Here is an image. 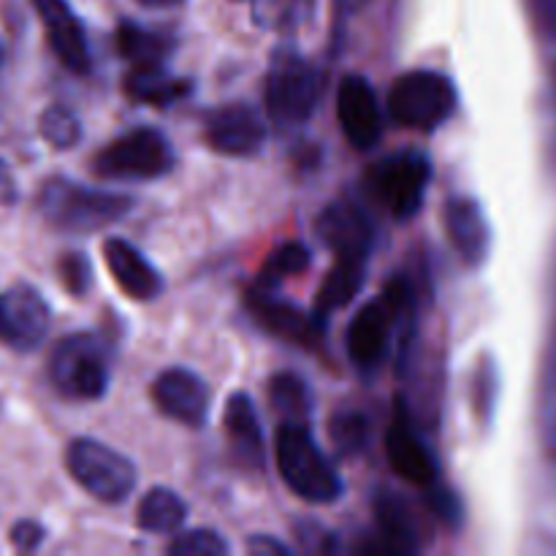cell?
Listing matches in <instances>:
<instances>
[{"instance_id": "15", "label": "cell", "mask_w": 556, "mask_h": 556, "mask_svg": "<svg viewBox=\"0 0 556 556\" xmlns=\"http://www.w3.org/2000/svg\"><path fill=\"white\" fill-rule=\"evenodd\" d=\"M36 14L41 16V25L47 30L49 47L58 54L60 63L74 74H90L92 58L87 47V36L81 22L71 11L65 0H30Z\"/></svg>"}, {"instance_id": "19", "label": "cell", "mask_w": 556, "mask_h": 556, "mask_svg": "<svg viewBox=\"0 0 556 556\" xmlns=\"http://www.w3.org/2000/svg\"><path fill=\"white\" fill-rule=\"evenodd\" d=\"M103 258H106L109 271H112L114 282L128 293L136 302H152L161 296L163 277L139 250L125 239H106L103 242Z\"/></svg>"}, {"instance_id": "35", "label": "cell", "mask_w": 556, "mask_h": 556, "mask_svg": "<svg viewBox=\"0 0 556 556\" xmlns=\"http://www.w3.org/2000/svg\"><path fill=\"white\" fill-rule=\"evenodd\" d=\"M136 3L147 5V9H168V5H177L182 0H136Z\"/></svg>"}, {"instance_id": "13", "label": "cell", "mask_w": 556, "mask_h": 556, "mask_svg": "<svg viewBox=\"0 0 556 556\" xmlns=\"http://www.w3.org/2000/svg\"><path fill=\"white\" fill-rule=\"evenodd\" d=\"M152 402L157 410L172 421L185 424V427H204L210 416V386L190 369H166L152 383Z\"/></svg>"}, {"instance_id": "6", "label": "cell", "mask_w": 556, "mask_h": 556, "mask_svg": "<svg viewBox=\"0 0 556 556\" xmlns=\"http://www.w3.org/2000/svg\"><path fill=\"white\" fill-rule=\"evenodd\" d=\"M456 87L438 71H407L391 85L389 114L410 130H434L454 114Z\"/></svg>"}, {"instance_id": "31", "label": "cell", "mask_w": 556, "mask_h": 556, "mask_svg": "<svg viewBox=\"0 0 556 556\" xmlns=\"http://www.w3.org/2000/svg\"><path fill=\"white\" fill-rule=\"evenodd\" d=\"M58 275L65 291L76 299H81L92 288L90 261H87V255L76 253V250H71V253H65L63 258L58 261Z\"/></svg>"}, {"instance_id": "20", "label": "cell", "mask_w": 556, "mask_h": 556, "mask_svg": "<svg viewBox=\"0 0 556 556\" xmlns=\"http://www.w3.org/2000/svg\"><path fill=\"white\" fill-rule=\"evenodd\" d=\"M445 228L454 242L456 253L467 261V264H481L492 244V231H489L486 215H483L481 204L467 195H456L445 204Z\"/></svg>"}, {"instance_id": "14", "label": "cell", "mask_w": 556, "mask_h": 556, "mask_svg": "<svg viewBox=\"0 0 556 556\" xmlns=\"http://www.w3.org/2000/svg\"><path fill=\"white\" fill-rule=\"evenodd\" d=\"M266 139V125L255 114V109L244 103H228V106L215 109L206 114L204 123V141L210 150L220 155H253L261 150Z\"/></svg>"}, {"instance_id": "24", "label": "cell", "mask_w": 556, "mask_h": 556, "mask_svg": "<svg viewBox=\"0 0 556 556\" xmlns=\"http://www.w3.org/2000/svg\"><path fill=\"white\" fill-rule=\"evenodd\" d=\"M188 519V505L182 503L177 492L166 486H155L141 497L136 508V527L150 535H166L177 532Z\"/></svg>"}, {"instance_id": "4", "label": "cell", "mask_w": 556, "mask_h": 556, "mask_svg": "<svg viewBox=\"0 0 556 556\" xmlns=\"http://www.w3.org/2000/svg\"><path fill=\"white\" fill-rule=\"evenodd\" d=\"M320 90H324V76L313 63L302 58L293 49H280L271 58L269 74H266V112L282 128L304 123L315 112Z\"/></svg>"}, {"instance_id": "39", "label": "cell", "mask_w": 556, "mask_h": 556, "mask_svg": "<svg viewBox=\"0 0 556 556\" xmlns=\"http://www.w3.org/2000/svg\"><path fill=\"white\" fill-rule=\"evenodd\" d=\"M0 63H3V43H0Z\"/></svg>"}, {"instance_id": "37", "label": "cell", "mask_w": 556, "mask_h": 556, "mask_svg": "<svg viewBox=\"0 0 556 556\" xmlns=\"http://www.w3.org/2000/svg\"><path fill=\"white\" fill-rule=\"evenodd\" d=\"M3 179H5V161L0 157V182H3Z\"/></svg>"}, {"instance_id": "10", "label": "cell", "mask_w": 556, "mask_h": 556, "mask_svg": "<svg viewBox=\"0 0 556 556\" xmlns=\"http://www.w3.org/2000/svg\"><path fill=\"white\" fill-rule=\"evenodd\" d=\"M386 454H389L391 470L402 481L413 483L418 489H429L438 481V462H434L432 451L427 448V443L418 434L402 396H396L394 416H391L389 432H386Z\"/></svg>"}, {"instance_id": "11", "label": "cell", "mask_w": 556, "mask_h": 556, "mask_svg": "<svg viewBox=\"0 0 556 556\" xmlns=\"http://www.w3.org/2000/svg\"><path fill=\"white\" fill-rule=\"evenodd\" d=\"M49 304L27 282H16L0 296V342L14 351H33L49 331Z\"/></svg>"}, {"instance_id": "36", "label": "cell", "mask_w": 556, "mask_h": 556, "mask_svg": "<svg viewBox=\"0 0 556 556\" xmlns=\"http://www.w3.org/2000/svg\"><path fill=\"white\" fill-rule=\"evenodd\" d=\"M364 0H342V5H348V9H358Z\"/></svg>"}, {"instance_id": "30", "label": "cell", "mask_w": 556, "mask_h": 556, "mask_svg": "<svg viewBox=\"0 0 556 556\" xmlns=\"http://www.w3.org/2000/svg\"><path fill=\"white\" fill-rule=\"evenodd\" d=\"M172 556H223L228 554V543L212 530H190L168 543Z\"/></svg>"}, {"instance_id": "16", "label": "cell", "mask_w": 556, "mask_h": 556, "mask_svg": "<svg viewBox=\"0 0 556 556\" xmlns=\"http://www.w3.org/2000/svg\"><path fill=\"white\" fill-rule=\"evenodd\" d=\"M248 304L261 329H266L269 334L280 337L296 348H315L320 342L318 315H307L296 304L280 302V299L271 296V291L258 286H253V291L248 293Z\"/></svg>"}, {"instance_id": "23", "label": "cell", "mask_w": 556, "mask_h": 556, "mask_svg": "<svg viewBox=\"0 0 556 556\" xmlns=\"http://www.w3.org/2000/svg\"><path fill=\"white\" fill-rule=\"evenodd\" d=\"M125 92L134 101L163 109L188 96L190 81L168 74L163 63H134V68L125 76Z\"/></svg>"}, {"instance_id": "1", "label": "cell", "mask_w": 556, "mask_h": 556, "mask_svg": "<svg viewBox=\"0 0 556 556\" xmlns=\"http://www.w3.org/2000/svg\"><path fill=\"white\" fill-rule=\"evenodd\" d=\"M134 201L123 193L87 188L65 177H52L38 193L43 220L65 233H92L128 215Z\"/></svg>"}, {"instance_id": "12", "label": "cell", "mask_w": 556, "mask_h": 556, "mask_svg": "<svg viewBox=\"0 0 556 556\" xmlns=\"http://www.w3.org/2000/svg\"><path fill=\"white\" fill-rule=\"evenodd\" d=\"M337 117L353 150H372L383 136V112L378 96L364 76L351 74L337 92Z\"/></svg>"}, {"instance_id": "18", "label": "cell", "mask_w": 556, "mask_h": 556, "mask_svg": "<svg viewBox=\"0 0 556 556\" xmlns=\"http://www.w3.org/2000/svg\"><path fill=\"white\" fill-rule=\"evenodd\" d=\"M375 525H378V535H375V541L362 543L364 554L405 556L421 548L405 500L396 497L389 489L375 497Z\"/></svg>"}, {"instance_id": "33", "label": "cell", "mask_w": 556, "mask_h": 556, "mask_svg": "<svg viewBox=\"0 0 556 556\" xmlns=\"http://www.w3.org/2000/svg\"><path fill=\"white\" fill-rule=\"evenodd\" d=\"M530 11L538 30L556 36V0H530Z\"/></svg>"}, {"instance_id": "22", "label": "cell", "mask_w": 556, "mask_h": 556, "mask_svg": "<svg viewBox=\"0 0 556 556\" xmlns=\"http://www.w3.org/2000/svg\"><path fill=\"white\" fill-rule=\"evenodd\" d=\"M364 277H367V258L337 255L334 266L329 269L318 291V299H315V315L326 320L331 313L348 307L358 296V291H362Z\"/></svg>"}, {"instance_id": "26", "label": "cell", "mask_w": 556, "mask_h": 556, "mask_svg": "<svg viewBox=\"0 0 556 556\" xmlns=\"http://www.w3.org/2000/svg\"><path fill=\"white\" fill-rule=\"evenodd\" d=\"M117 49L130 63H163V58L172 49V41L134 25V22H123L117 27Z\"/></svg>"}, {"instance_id": "34", "label": "cell", "mask_w": 556, "mask_h": 556, "mask_svg": "<svg viewBox=\"0 0 556 556\" xmlns=\"http://www.w3.org/2000/svg\"><path fill=\"white\" fill-rule=\"evenodd\" d=\"M248 552L255 556H288L291 554V548L269 535H255L248 541Z\"/></svg>"}, {"instance_id": "38", "label": "cell", "mask_w": 556, "mask_h": 556, "mask_svg": "<svg viewBox=\"0 0 556 556\" xmlns=\"http://www.w3.org/2000/svg\"><path fill=\"white\" fill-rule=\"evenodd\" d=\"M552 81H554V103H556V65H554V79Z\"/></svg>"}, {"instance_id": "5", "label": "cell", "mask_w": 556, "mask_h": 556, "mask_svg": "<svg viewBox=\"0 0 556 556\" xmlns=\"http://www.w3.org/2000/svg\"><path fill=\"white\" fill-rule=\"evenodd\" d=\"M432 163L424 152L402 150L389 157H380L367 172V193L389 212L394 220H410L424 204Z\"/></svg>"}, {"instance_id": "32", "label": "cell", "mask_w": 556, "mask_h": 556, "mask_svg": "<svg viewBox=\"0 0 556 556\" xmlns=\"http://www.w3.org/2000/svg\"><path fill=\"white\" fill-rule=\"evenodd\" d=\"M43 527L38 525V521H30V519H22L16 521L14 527H11V546L20 548V552H36L38 546L43 543Z\"/></svg>"}, {"instance_id": "25", "label": "cell", "mask_w": 556, "mask_h": 556, "mask_svg": "<svg viewBox=\"0 0 556 556\" xmlns=\"http://www.w3.org/2000/svg\"><path fill=\"white\" fill-rule=\"evenodd\" d=\"M269 402L280 413L282 424H307L313 410V396L307 383L293 372H280L269 383Z\"/></svg>"}, {"instance_id": "2", "label": "cell", "mask_w": 556, "mask_h": 556, "mask_svg": "<svg viewBox=\"0 0 556 556\" xmlns=\"http://www.w3.org/2000/svg\"><path fill=\"white\" fill-rule=\"evenodd\" d=\"M277 467L296 497L313 505H329L342 497V481L326 459L307 424H282L277 432Z\"/></svg>"}, {"instance_id": "27", "label": "cell", "mask_w": 556, "mask_h": 556, "mask_svg": "<svg viewBox=\"0 0 556 556\" xmlns=\"http://www.w3.org/2000/svg\"><path fill=\"white\" fill-rule=\"evenodd\" d=\"M309 261H313V258H309V250L304 248L302 242L280 244V248H277L275 253L269 255V258H266V264H264V269H261L255 286L271 291V288H275L280 280H286V277H293V275H302V271H307Z\"/></svg>"}, {"instance_id": "28", "label": "cell", "mask_w": 556, "mask_h": 556, "mask_svg": "<svg viewBox=\"0 0 556 556\" xmlns=\"http://www.w3.org/2000/svg\"><path fill=\"white\" fill-rule=\"evenodd\" d=\"M38 130H41L43 141L52 144L54 150H71L76 141L81 139V123L65 103H52L38 117Z\"/></svg>"}, {"instance_id": "17", "label": "cell", "mask_w": 556, "mask_h": 556, "mask_svg": "<svg viewBox=\"0 0 556 556\" xmlns=\"http://www.w3.org/2000/svg\"><path fill=\"white\" fill-rule=\"evenodd\" d=\"M318 233L337 255H356L369 258L372 248V223L358 204L340 199L324 210L318 217Z\"/></svg>"}, {"instance_id": "3", "label": "cell", "mask_w": 556, "mask_h": 556, "mask_svg": "<svg viewBox=\"0 0 556 556\" xmlns=\"http://www.w3.org/2000/svg\"><path fill=\"white\" fill-rule=\"evenodd\" d=\"M413 288L405 277H394L383 296L364 304L348 326V356L358 369H375L386 358L402 318H413Z\"/></svg>"}, {"instance_id": "8", "label": "cell", "mask_w": 556, "mask_h": 556, "mask_svg": "<svg viewBox=\"0 0 556 556\" xmlns=\"http://www.w3.org/2000/svg\"><path fill=\"white\" fill-rule=\"evenodd\" d=\"M174 152L166 136L155 128H136L114 139L92 157V172L112 182H141L172 172Z\"/></svg>"}, {"instance_id": "21", "label": "cell", "mask_w": 556, "mask_h": 556, "mask_svg": "<svg viewBox=\"0 0 556 556\" xmlns=\"http://www.w3.org/2000/svg\"><path fill=\"white\" fill-rule=\"evenodd\" d=\"M223 429H226L228 443H231L233 454L242 465H264V434H261L258 413H255L253 400L244 391L228 396L226 410H223Z\"/></svg>"}, {"instance_id": "9", "label": "cell", "mask_w": 556, "mask_h": 556, "mask_svg": "<svg viewBox=\"0 0 556 556\" xmlns=\"http://www.w3.org/2000/svg\"><path fill=\"white\" fill-rule=\"evenodd\" d=\"M71 478L101 503H123L136 489V467L128 456L92 438H76L65 451Z\"/></svg>"}, {"instance_id": "29", "label": "cell", "mask_w": 556, "mask_h": 556, "mask_svg": "<svg viewBox=\"0 0 556 556\" xmlns=\"http://www.w3.org/2000/svg\"><path fill=\"white\" fill-rule=\"evenodd\" d=\"M329 434L331 443L340 454L353 456L367 445V418L362 413L342 410L337 416H331L329 421Z\"/></svg>"}, {"instance_id": "7", "label": "cell", "mask_w": 556, "mask_h": 556, "mask_svg": "<svg viewBox=\"0 0 556 556\" xmlns=\"http://www.w3.org/2000/svg\"><path fill=\"white\" fill-rule=\"evenodd\" d=\"M49 380L68 400L96 402L109 389V362L96 334H68L49 356Z\"/></svg>"}]
</instances>
